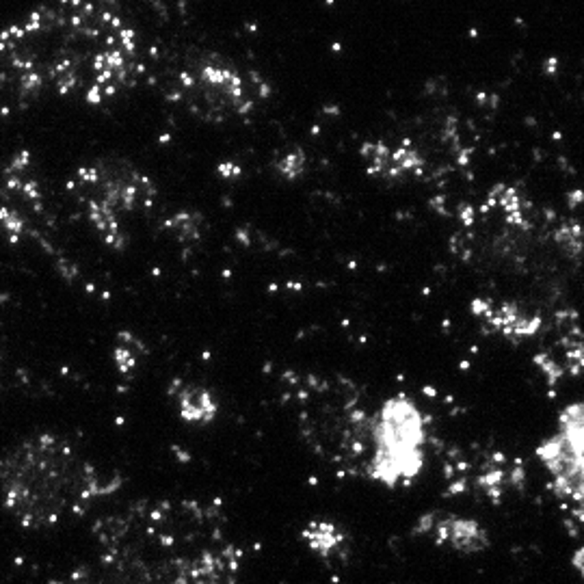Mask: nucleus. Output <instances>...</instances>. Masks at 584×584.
<instances>
[{"label": "nucleus", "mask_w": 584, "mask_h": 584, "mask_svg": "<svg viewBox=\"0 0 584 584\" xmlns=\"http://www.w3.org/2000/svg\"><path fill=\"white\" fill-rule=\"evenodd\" d=\"M535 363H537V368L541 371V375L545 377V381L550 386H556L560 381V377L565 375L563 363H558L550 353H537L535 355Z\"/></svg>", "instance_id": "nucleus-14"}, {"label": "nucleus", "mask_w": 584, "mask_h": 584, "mask_svg": "<svg viewBox=\"0 0 584 584\" xmlns=\"http://www.w3.org/2000/svg\"><path fill=\"white\" fill-rule=\"evenodd\" d=\"M277 169H279V176L283 180H290V182L292 180H299L303 176V171H306V154L303 152H290V154H286L279 161Z\"/></svg>", "instance_id": "nucleus-13"}, {"label": "nucleus", "mask_w": 584, "mask_h": 584, "mask_svg": "<svg viewBox=\"0 0 584 584\" xmlns=\"http://www.w3.org/2000/svg\"><path fill=\"white\" fill-rule=\"evenodd\" d=\"M470 310L489 333H495L513 344L535 338L543 325L537 312H530L515 301L493 303L491 299L474 297Z\"/></svg>", "instance_id": "nucleus-7"}, {"label": "nucleus", "mask_w": 584, "mask_h": 584, "mask_svg": "<svg viewBox=\"0 0 584 584\" xmlns=\"http://www.w3.org/2000/svg\"><path fill=\"white\" fill-rule=\"evenodd\" d=\"M368 478L396 489L416 480L426 463V418L409 394H394L371 420Z\"/></svg>", "instance_id": "nucleus-3"}, {"label": "nucleus", "mask_w": 584, "mask_h": 584, "mask_svg": "<svg viewBox=\"0 0 584 584\" xmlns=\"http://www.w3.org/2000/svg\"><path fill=\"white\" fill-rule=\"evenodd\" d=\"M366 169L371 176H379L386 180H401L407 176H420L424 169V161L418 150L405 141L401 148L392 150L383 141H368L359 150Z\"/></svg>", "instance_id": "nucleus-8"}, {"label": "nucleus", "mask_w": 584, "mask_h": 584, "mask_svg": "<svg viewBox=\"0 0 584 584\" xmlns=\"http://www.w3.org/2000/svg\"><path fill=\"white\" fill-rule=\"evenodd\" d=\"M537 457L550 474V487L560 502L582 510L584 504V405L560 409L556 433L537 446Z\"/></svg>", "instance_id": "nucleus-5"}, {"label": "nucleus", "mask_w": 584, "mask_h": 584, "mask_svg": "<svg viewBox=\"0 0 584 584\" xmlns=\"http://www.w3.org/2000/svg\"><path fill=\"white\" fill-rule=\"evenodd\" d=\"M416 537H428L435 545H446L459 554H478L489 548L487 528L465 515L446 513V510H428L420 515L413 526Z\"/></svg>", "instance_id": "nucleus-6"}, {"label": "nucleus", "mask_w": 584, "mask_h": 584, "mask_svg": "<svg viewBox=\"0 0 584 584\" xmlns=\"http://www.w3.org/2000/svg\"><path fill=\"white\" fill-rule=\"evenodd\" d=\"M171 398L176 403L178 418L191 426H208L218 416V398L201 383L173 381Z\"/></svg>", "instance_id": "nucleus-9"}, {"label": "nucleus", "mask_w": 584, "mask_h": 584, "mask_svg": "<svg viewBox=\"0 0 584 584\" xmlns=\"http://www.w3.org/2000/svg\"><path fill=\"white\" fill-rule=\"evenodd\" d=\"M556 241L567 256L571 258L582 256V228L578 223H565L563 228H558Z\"/></svg>", "instance_id": "nucleus-11"}, {"label": "nucleus", "mask_w": 584, "mask_h": 584, "mask_svg": "<svg viewBox=\"0 0 584 584\" xmlns=\"http://www.w3.org/2000/svg\"><path fill=\"white\" fill-rule=\"evenodd\" d=\"M218 173H221L223 178H236V176H241L243 171H241V167L238 165H228V163H223V165H218Z\"/></svg>", "instance_id": "nucleus-15"}, {"label": "nucleus", "mask_w": 584, "mask_h": 584, "mask_svg": "<svg viewBox=\"0 0 584 584\" xmlns=\"http://www.w3.org/2000/svg\"><path fill=\"white\" fill-rule=\"evenodd\" d=\"M119 340H121V342L115 346V363H117V368H119L121 373H130V371L136 368V363H139V355H141L139 348H141V344L134 342V346H128L124 333L119 336Z\"/></svg>", "instance_id": "nucleus-12"}, {"label": "nucleus", "mask_w": 584, "mask_h": 584, "mask_svg": "<svg viewBox=\"0 0 584 584\" xmlns=\"http://www.w3.org/2000/svg\"><path fill=\"white\" fill-rule=\"evenodd\" d=\"M301 541L321 558L333 556L344 543H346V533L329 520H312L306 524L301 530Z\"/></svg>", "instance_id": "nucleus-10"}, {"label": "nucleus", "mask_w": 584, "mask_h": 584, "mask_svg": "<svg viewBox=\"0 0 584 584\" xmlns=\"http://www.w3.org/2000/svg\"><path fill=\"white\" fill-rule=\"evenodd\" d=\"M76 191L85 201L87 216L102 241L121 251L126 234L121 230L119 214L148 208L156 197V186L148 176L134 169L113 167H85L79 171Z\"/></svg>", "instance_id": "nucleus-4"}, {"label": "nucleus", "mask_w": 584, "mask_h": 584, "mask_svg": "<svg viewBox=\"0 0 584 584\" xmlns=\"http://www.w3.org/2000/svg\"><path fill=\"white\" fill-rule=\"evenodd\" d=\"M136 37L87 0H59L0 33V89L22 100L83 94L100 104L128 76Z\"/></svg>", "instance_id": "nucleus-1"}, {"label": "nucleus", "mask_w": 584, "mask_h": 584, "mask_svg": "<svg viewBox=\"0 0 584 584\" xmlns=\"http://www.w3.org/2000/svg\"><path fill=\"white\" fill-rule=\"evenodd\" d=\"M119 485L117 474H104L50 431L0 450V506L26 530L54 528L76 518Z\"/></svg>", "instance_id": "nucleus-2"}]
</instances>
